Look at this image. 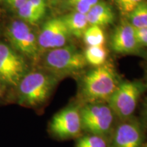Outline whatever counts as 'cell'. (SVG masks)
Segmentation results:
<instances>
[{"instance_id":"obj_1","label":"cell","mask_w":147,"mask_h":147,"mask_svg":"<svg viewBox=\"0 0 147 147\" xmlns=\"http://www.w3.org/2000/svg\"><path fill=\"white\" fill-rule=\"evenodd\" d=\"M59 80L44 69L29 71L13 90L12 102L40 110L49 102Z\"/></svg>"},{"instance_id":"obj_2","label":"cell","mask_w":147,"mask_h":147,"mask_svg":"<svg viewBox=\"0 0 147 147\" xmlns=\"http://www.w3.org/2000/svg\"><path fill=\"white\" fill-rule=\"evenodd\" d=\"M111 63L95 67L82 76L78 90L79 104L107 103L120 83Z\"/></svg>"},{"instance_id":"obj_3","label":"cell","mask_w":147,"mask_h":147,"mask_svg":"<svg viewBox=\"0 0 147 147\" xmlns=\"http://www.w3.org/2000/svg\"><path fill=\"white\" fill-rule=\"evenodd\" d=\"M41 63L44 70L60 80L82 72L88 65L83 53L72 45L46 51Z\"/></svg>"},{"instance_id":"obj_4","label":"cell","mask_w":147,"mask_h":147,"mask_svg":"<svg viewBox=\"0 0 147 147\" xmlns=\"http://www.w3.org/2000/svg\"><path fill=\"white\" fill-rule=\"evenodd\" d=\"M83 133L94 134L108 140L117 124V117L107 103H91L80 105Z\"/></svg>"},{"instance_id":"obj_5","label":"cell","mask_w":147,"mask_h":147,"mask_svg":"<svg viewBox=\"0 0 147 147\" xmlns=\"http://www.w3.org/2000/svg\"><path fill=\"white\" fill-rule=\"evenodd\" d=\"M147 87L138 80L121 81L107 104L119 120L132 117L138 102Z\"/></svg>"},{"instance_id":"obj_6","label":"cell","mask_w":147,"mask_h":147,"mask_svg":"<svg viewBox=\"0 0 147 147\" xmlns=\"http://www.w3.org/2000/svg\"><path fill=\"white\" fill-rule=\"evenodd\" d=\"M53 138L63 141L77 139L83 134L80 104H69L55 113L48 125Z\"/></svg>"},{"instance_id":"obj_7","label":"cell","mask_w":147,"mask_h":147,"mask_svg":"<svg viewBox=\"0 0 147 147\" xmlns=\"http://www.w3.org/2000/svg\"><path fill=\"white\" fill-rule=\"evenodd\" d=\"M5 36L10 45L25 58L36 61L39 59L40 51L38 36L29 25L21 19H16L8 24Z\"/></svg>"},{"instance_id":"obj_8","label":"cell","mask_w":147,"mask_h":147,"mask_svg":"<svg viewBox=\"0 0 147 147\" xmlns=\"http://www.w3.org/2000/svg\"><path fill=\"white\" fill-rule=\"evenodd\" d=\"M28 72L26 58L8 44L0 43V81L13 92Z\"/></svg>"},{"instance_id":"obj_9","label":"cell","mask_w":147,"mask_h":147,"mask_svg":"<svg viewBox=\"0 0 147 147\" xmlns=\"http://www.w3.org/2000/svg\"><path fill=\"white\" fill-rule=\"evenodd\" d=\"M71 38L62 16L47 20L38 35V43L40 52L53 50L69 45Z\"/></svg>"},{"instance_id":"obj_10","label":"cell","mask_w":147,"mask_h":147,"mask_svg":"<svg viewBox=\"0 0 147 147\" xmlns=\"http://www.w3.org/2000/svg\"><path fill=\"white\" fill-rule=\"evenodd\" d=\"M144 130L137 119L119 120L108 139V147H142Z\"/></svg>"},{"instance_id":"obj_11","label":"cell","mask_w":147,"mask_h":147,"mask_svg":"<svg viewBox=\"0 0 147 147\" xmlns=\"http://www.w3.org/2000/svg\"><path fill=\"white\" fill-rule=\"evenodd\" d=\"M110 46L114 52L121 55L139 53L142 49L136 36L135 28L127 20L116 27L112 34Z\"/></svg>"},{"instance_id":"obj_12","label":"cell","mask_w":147,"mask_h":147,"mask_svg":"<svg viewBox=\"0 0 147 147\" xmlns=\"http://www.w3.org/2000/svg\"><path fill=\"white\" fill-rule=\"evenodd\" d=\"M86 15L89 25L102 28L113 24L115 20V13L112 5L102 0L93 5Z\"/></svg>"},{"instance_id":"obj_13","label":"cell","mask_w":147,"mask_h":147,"mask_svg":"<svg viewBox=\"0 0 147 147\" xmlns=\"http://www.w3.org/2000/svg\"><path fill=\"white\" fill-rule=\"evenodd\" d=\"M71 36L81 38L89 27L87 15L77 12H70L62 16Z\"/></svg>"},{"instance_id":"obj_14","label":"cell","mask_w":147,"mask_h":147,"mask_svg":"<svg viewBox=\"0 0 147 147\" xmlns=\"http://www.w3.org/2000/svg\"><path fill=\"white\" fill-rule=\"evenodd\" d=\"M83 54L87 64L94 67H99L106 63L108 51L104 46L87 47Z\"/></svg>"},{"instance_id":"obj_15","label":"cell","mask_w":147,"mask_h":147,"mask_svg":"<svg viewBox=\"0 0 147 147\" xmlns=\"http://www.w3.org/2000/svg\"><path fill=\"white\" fill-rule=\"evenodd\" d=\"M127 18L135 29L147 27V0H143Z\"/></svg>"},{"instance_id":"obj_16","label":"cell","mask_w":147,"mask_h":147,"mask_svg":"<svg viewBox=\"0 0 147 147\" xmlns=\"http://www.w3.org/2000/svg\"><path fill=\"white\" fill-rule=\"evenodd\" d=\"M82 38L87 47L104 46L106 42V36L103 29L95 25H89Z\"/></svg>"},{"instance_id":"obj_17","label":"cell","mask_w":147,"mask_h":147,"mask_svg":"<svg viewBox=\"0 0 147 147\" xmlns=\"http://www.w3.org/2000/svg\"><path fill=\"white\" fill-rule=\"evenodd\" d=\"M16 12L19 19L32 26L37 25L44 16L29 2V1L18 9Z\"/></svg>"},{"instance_id":"obj_18","label":"cell","mask_w":147,"mask_h":147,"mask_svg":"<svg viewBox=\"0 0 147 147\" xmlns=\"http://www.w3.org/2000/svg\"><path fill=\"white\" fill-rule=\"evenodd\" d=\"M76 140L75 147H108L107 139L94 134H82Z\"/></svg>"},{"instance_id":"obj_19","label":"cell","mask_w":147,"mask_h":147,"mask_svg":"<svg viewBox=\"0 0 147 147\" xmlns=\"http://www.w3.org/2000/svg\"><path fill=\"white\" fill-rule=\"evenodd\" d=\"M100 0H64L65 8L69 9L70 12H77L87 14L93 5Z\"/></svg>"},{"instance_id":"obj_20","label":"cell","mask_w":147,"mask_h":147,"mask_svg":"<svg viewBox=\"0 0 147 147\" xmlns=\"http://www.w3.org/2000/svg\"><path fill=\"white\" fill-rule=\"evenodd\" d=\"M143 0H111L122 16H127Z\"/></svg>"},{"instance_id":"obj_21","label":"cell","mask_w":147,"mask_h":147,"mask_svg":"<svg viewBox=\"0 0 147 147\" xmlns=\"http://www.w3.org/2000/svg\"><path fill=\"white\" fill-rule=\"evenodd\" d=\"M12 89L0 81V104L12 102Z\"/></svg>"},{"instance_id":"obj_22","label":"cell","mask_w":147,"mask_h":147,"mask_svg":"<svg viewBox=\"0 0 147 147\" xmlns=\"http://www.w3.org/2000/svg\"><path fill=\"white\" fill-rule=\"evenodd\" d=\"M136 36L141 47H147V27L135 29Z\"/></svg>"},{"instance_id":"obj_23","label":"cell","mask_w":147,"mask_h":147,"mask_svg":"<svg viewBox=\"0 0 147 147\" xmlns=\"http://www.w3.org/2000/svg\"><path fill=\"white\" fill-rule=\"evenodd\" d=\"M29 2L36 9L40 14L45 16L47 8V0H29Z\"/></svg>"},{"instance_id":"obj_24","label":"cell","mask_w":147,"mask_h":147,"mask_svg":"<svg viewBox=\"0 0 147 147\" xmlns=\"http://www.w3.org/2000/svg\"><path fill=\"white\" fill-rule=\"evenodd\" d=\"M29 0H13L12 2L9 5L12 10L17 11L20 8H21L23 5H25Z\"/></svg>"},{"instance_id":"obj_25","label":"cell","mask_w":147,"mask_h":147,"mask_svg":"<svg viewBox=\"0 0 147 147\" xmlns=\"http://www.w3.org/2000/svg\"><path fill=\"white\" fill-rule=\"evenodd\" d=\"M47 1L48 3H50V4H51V5H55L57 4L58 3H60V2H61V1H64V0H47Z\"/></svg>"},{"instance_id":"obj_26","label":"cell","mask_w":147,"mask_h":147,"mask_svg":"<svg viewBox=\"0 0 147 147\" xmlns=\"http://www.w3.org/2000/svg\"><path fill=\"white\" fill-rule=\"evenodd\" d=\"M144 117L146 118V121H147V100L146 101L144 104Z\"/></svg>"},{"instance_id":"obj_27","label":"cell","mask_w":147,"mask_h":147,"mask_svg":"<svg viewBox=\"0 0 147 147\" xmlns=\"http://www.w3.org/2000/svg\"><path fill=\"white\" fill-rule=\"evenodd\" d=\"M3 1H4V2L9 6V5H10V3L12 2V1H13V0H3Z\"/></svg>"},{"instance_id":"obj_28","label":"cell","mask_w":147,"mask_h":147,"mask_svg":"<svg viewBox=\"0 0 147 147\" xmlns=\"http://www.w3.org/2000/svg\"><path fill=\"white\" fill-rule=\"evenodd\" d=\"M145 80H146V85L147 87V67H146V69H145Z\"/></svg>"},{"instance_id":"obj_29","label":"cell","mask_w":147,"mask_h":147,"mask_svg":"<svg viewBox=\"0 0 147 147\" xmlns=\"http://www.w3.org/2000/svg\"><path fill=\"white\" fill-rule=\"evenodd\" d=\"M142 147H147V143H145V144H143Z\"/></svg>"},{"instance_id":"obj_30","label":"cell","mask_w":147,"mask_h":147,"mask_svg":"<svg viewBox=\"0 0 147 147\" xmlns=\"http://www.w3.org/2000/svg\"><path fill=\"white\" fill-rule=\"evenodd\" d=\"M3 1V0H0V3H1V1Z\"/></svg>"}]
</instances>
